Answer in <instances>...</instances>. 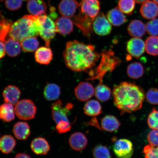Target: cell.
Instances as JSON below:
<instances>
[{
	"label": "cell",
	"mask_w": 158,
	"mask_h": 158,
	"mask_svg": "<svg viewBox=\"0 0 158 158\" xmlns=\"http://www.w3.org/2000/svg\"><path fill=\"white\" fill-rule=\"evenodd\" d=\"M63 56L65 64L70 70L84 72L96 66L101 54L96 52L93 45L73 40L66 43Z\"/></svg>",
	"instance_id": "6da1fadb"
},
{
	"label": "cell",
	"mask_w": 158,
	"mask_h": 158,
	"mask_svg": "<svg viewBox=\"0 0 158 158\" xmlns=\"http://www.w3.org/2000/svg\"><path fill=\"white\" fill-rule=\"evenodd\" d=\"M114 103L121 114L131 113L139 110L145 98V92L135 84L123 82L114 86L112 90Z\"/></svg>",
	"instance_id": "7a4b0ae2"
},
{
	"label": "cell",
	"mask_w": 158,
	"mask_h": 158,
	"mask_svg": "<svg viewBox=\"0 0 158 158\" xmlns=\"http://www.w3.org/2000/svg\"><path fill=\"white\" fill-rule=\"evenodd\" d=\"M9 35L10 37L21 42L26 38L39 35L37 16L25 15L12 24Z\"/></svg>",
	"instance_id": "3957f363"
},
{
	"label": "cell",
	"mask_w": 158,
	"mask_h": 158,
	"mask_svg": "<svg viewBox=\"0 0 158 158\" xmlns=\"http://www.w3.org/2000/svg\"><path fill=\"white\" fill-rule=\"evenodd\" d=\"M100 54L99 64L89 72V77L88 80H98L99 83H102L105 75L112 72L121 64V60L116 56L112 49L103 50Z\"/></svg>",
	"instance_id": "277c9868"
},
{
	"label": "cell",
	"mask_w": 158,
	"mask_h": 158,
	"mask_svg": "<svg viewBox=\"0 0 158 158\" xmlns=\"http://www.w3.org/2000/svg\"><path fill=\"white\" fill-rule=\"evenodd\" d=\"M39 35L45 41L46 46L49 47L51 41L56 33L55 23L50 17L46 15L37 16Z\"/></svg>",
	"instance_id": "5b68a950"
},
{
	"label": "cell",
	"mask_w": 158,
	"mask_h": 158,
	"mask_svg": "<svg viewBox=\"0 0 158 158\" xmlns=\"http://www.w3.org/2000/svg\"><path fill=\"white\" fill-rule=\"evenodd\" d=\"M15 111L19 119L28 120L35 117L37 108L34 102L29 99H23L15 105Z\"/></svg>",
	"instance_id": "8992f818"
},
{
	"label": "cell",
	"mask_w": 158,
	"mask_h": 158,
	"mask_svg": "<svg viewBox=\"0 0 158 158\" xmlns=\"http://www.w3.org/2000/svg\"><path fill=\"white\" fill-rule=\"evenodd\" d=\"M73 107V105L72 103H67L64 106L62 101L57 100L51 106V115L52 119L56 123L61 120L69 121L68 114Z\"/></svg>",
	"instance_id": "52a82bcc"
},
{
	"label": "cell",
	"mask_w": 158,
	"mask_h": 158,
	"mask_svg": "<svg viewBox=\"0 0 158 158\" xmlns=\"http://www.w3.org/2000/svg\"><path fill=\"white\" fill-rule=\"evenodd\" d=\"M113 151L118 158H131L134 152L133 143L127 139H118L114 143Z\"/></svg>",
	"instance_id": "ba28073f"
},
{
	"label": "cell",
	"mask_w": 158,
	"mask_h": 158,
	"mask_svg": "<svg viewBox=\"0 0 158 158\" xmlns=\"http://www.w3.org/2000/svg\"><path fill=\"white\" fill-rule=\"evenodd\" d=\"M73 17L72 21L74 24L81 31L85 36L90 38L93 33L92 24L94 19L86 16L80 12Z\"/></svg>",
	"instance_id": "9c48e42d"
},
{
	"label": "cell",
	"mask_w": 158,
	"mask_h": 158,
	"mask_svg": "<svg viewBox=\"0 0 158 158\" xmlns=\"http://www.w3.org/2000/svg\"><path fill=\"white\" fill-rule=\"evenodd\" d=\"M93 31L97 35L105 36L109 35L112 27L107 18L103 13H100L94 19L92 24Z\"/></svg>",
	"instance_id": "30bf717a"
},
{
	"label": "cell",
	"mask_w": 158,
	"mask_h": 158,
	"mask_svg": "<svg viewBox=\"0 0 158 158\" xmlns=\"http://www.w3.org/2000/svg\"><path fill=\"white\" fill-rule=\"evenodd\" d=\"M100 7L98 0H80L79 3V12L93 19L99 13Z\"/></svg>",
	"instance_id": "8fae6325"
},
{
	"label": "cell",
	"mask_w": 158,
	"mask_h": 158,
	"mask_svg": "<svg viewBox=\"0 0 158 158\" xmlns=\"http://www.w3.org/2000/svg\"><path fill=\"white\" fill-rule=\"evenodd\" d=\"M95 89L92 84L88 82L80 83L74 89L76 98L79 101L86 102L93 97L94 94Z\"/></svg>",
	"instance_id": "7c38bea8"
},
{
	"label": "cell",
	"mask_w": 158,
	"mask_h": 158,
	"mask_svg": "<svg viewBox=\"0 0 158 158\" xmlns=\"http://www.w3.org/2000/svg\"><path fill=\"white\" fill-rule=\"evenodd\" d=\"M126 49L131 56L139 58L145 52V43L141 39L134 37L127 41Z\"/></svg>",
	"instance_id": "4fadbf2b"
},
{
	"label": "cell",
	"mask_w": 158,
	"mask_h": 158,
	"mask_svg": "<svg viewBox=\"0 0 158 158\" xmlns=\"http://www.w3.org/2000/svg\"><path fill=\"white\" fill-rule=\"evenodd\" d=\"M79 7V3L76 0H62L59 3V13L63 17L71 18L74 16Z\"/></svg>",
	"instance_id": "5bb4252c"
},
{
	"label": "cell",
	"mask_w": 158,
	"mask_h": 158,
	"mask_svg": "<svg viewBox=\"0 0 158 158\" xmlns=\"http://www.w3.org/2000/svg\"><path fill=\"white\" fill-rule=\"evenodd\" d=\"M69 143L73 150L81 151L85 149L87 146L88 140L86 136L81 132H76L70 136Z\"/></svg>",
	"instance_id": "9a60e30c"
},
{
	"label": "cell",
	"mask_w": 158,
	"mask_h": 158,
	"mask_svg": "<svg viewBox=\"0 0 158 158\" xmlns=\"http://www.w3.org/2000/svg\"><path fill=\"white\" fill-rule=\"evenodd\" d=\"M140 13L144 19H153L158 16V5L153 1H148L143 3Z\"/></svg>",
	"instance_id": "2e32d148"
},
{
	"label": "cell",
	"mask_w": 158,
	"mask_h": 158,
	"mask_svg": "<svg viewBox=\"0 0 158 158\" xmlns=\"http://www.w3.org/2000/svg\"><path fill=\"white\" fill-rule=\"evenodd\" d=\"M74 23L69 18L61 17L57 19L55 25L56 32L61 35H69L73 31Z\"/></svg>",
	"instance_id": "e0dca14e"
},
{
	"label": "cell",
	"mask_w": 158,
	"mask_h": 158,
	"mask_svg": "<svg viewBox=\"0 0 158 158\" xmlns=\"http://www.w3.org/2000/svg\"><path fill=\"white\" fill-rule=\"evenodd\" d=\"M31 148L33 152L38 155H46L50 150L48 142L43 137H37L33 140Z\"/></svg>",
	"instance_id": "ac0fdd59"
},
{
	"label": "cell",
	"mask_w": 158,
	"mask_h": 158,
	"mask_svg": "<svg viewBox=\"0 0 158 158\" xmlns=\"http://www.w3.org/2000/svg\"><path fill=\"white\" fill-rule=\"evenodd\" d=\"M27 8L31 15L39 16L46 15L47 5L43 0H28Z\"/></svg>",
	"instance_id": "d6986e66"
},
{
	"label": "cell",
	"mask_w": 158,
	"mask_h": 158,
	"mask_svg": "<svg viewBox=\"0 0 158 158\" xmlns=\"http://www.w3.org/2000/svg\"><path fill=\"white\" fill-rule=\"evenodd\" d=\"M21 91L17 86L9 85L4 90L3 96L6 102L15 105L19 101Z\"/></svg>",
	"instance_id": "ffe728a7"
},
{
	"label": "cell",
	"mask_w": 158,
	"mask_h": 158,
	"mask_svg": "<svg viewBox=\"0 0 158 158\" xmlns=\"http://www.w3.org/2000/svg\"><path fill=\"white\" fill-rule=\"evenodd\" d=\"M128 33L132 37L141 38L145 35L146 25L139 20L134 19L130 22L127 27Z\"/></svg>",
	"instance_id": "44dd1931"
},
{
	"label": "cell",
	"mask_w": 158,
	"mask_h": 158,
	"mask_svg": "<svg viewBox=\"0 0 158 158\" xmlns=\"http://www.w3.org/2000/svg\"><path fill=\"white\" fill-rule=\"evenodd\" d=\"M106 18L110 24L115 27H118L127 22V19L123 13L120 10L118 7L108 11Z\"/></svg>",
	"instance_id": "7402d4cb"
},
{
	"label": "cell",
	"mask_w": 158,
	"mask_h": 158,
	"mask_svg": "<svg viewBox=\"0 0 158 158\" xmlns=\"http://www.w3.org/2000/svg\"><path fill=\"white\" fill-rule=\"evenodd\" d=\"M13 131L17 139L26 140L30 135V127L27 122H19L14 126Z\"/></svg>",
	"instance_id": "603a6c76"
},
{
	"label": "cell",
	"mask_w": 158,
	"mask_h": 158,
	"mask_svg": "<svg viewBox=\"0 0 158 158\" xmlns=\"http://www.w3.org/2000/svg\"><path fill=\"white\" fill-rule=\"evenodd\" d=\"M52 52L49 47H41L35 51V60L39 64H48L52 60Z\"/></svg>",
	"instance_id": "cb8c5ba5"
},
{
	"label": "cell",
	"mask_w": 158,
	"mask_h": 158,
	"mask_svg": "<svg viewBox=\"0 0 158 158\" xmlns=\"http://www.w3.org/2000/svg\"><path fill=\"white\" fill-rule=\"evenodd\" d=\"M101 127L106 131L114 132L117 131L120 126V123L115 116L106 115L101 120Z\"/></svg>",
	"instance_id": "d4e9b609"
},
{
	"label": "cell",
	"mask_w": 158,
	"mask_h": 158,
	"mask_svg": "<svg viewBox=\"0 0 158 158\" xmlns=\"http://www.w3.org/2000/svg\"><path fill=\"white\" fill-rule=\"evenodd\" d=\"M16 144L14 138L10 135H5L0 138V151L3 153L11 152Z\"/></svg>",
	"instance_id": "484cf974"
},
{
	"label": "cell",
	"mask_w": 158,
	"mask_h": 158,
	"mask_svg": "<svg viewBox=\"0 0 158 158\" xmlns=\"http://www.w3.org/2000/svg\"><path fill=\"white\" fill-rule=\"evenodd\" d=\"M15 110L13 105L6 102L0 106V119L9 122L15 119Z\"/></svg>",
	"instance_id": "4316f807"
},
{
	"label": "cell",
	"mask_w": 158,
	"mask_h": 158,
	"mask_svg": "<svg viewBox=\"0 0 158 158\" xmlns=\"http://www.w3.org/2000/svg\"><path fill=\"white\" fill-rule=\"evenodd\" d=\"M84 110L85 114L90 116H97L102 112V106L99 102L94 100L86 102L85 105Z\"/></svg>",
	"instance_id": "83f0119b"
},
{
	"label": "cell",
	"mask_w": 158,
	"mask_h": 158,
	"mask_svg": "<svg viewBox=\"0 0 158 158\" xmlns=\"http://www.w3.org/2000/svg\"><path fill=\"white\" fill-rule=\"evenodd\" d=\"M6 52L10 56L14 57L21 52V45L20 42L10 37L5 41Z\"/></svg>",
	"instance_id": "f1b7e54d"
},
{
	"label": "cell",
	"mask_w": 158,
	"mask_h": 158,
	"mask_svg": "<svg viewBox=\"0 0 158 158\" xmlns=\"http://www.w3.org/2000/svg\"><path fill=\"white\" fill-rule=\"evenodd\" d=\"M95 96L99 100L102 102L107 101L111 97V90L103 83H99L95 88Z\"/></svg>",
	"instance_id": "f546056e"
},
{
	"label": "cell",
	"mask_w": 158,
	"mask_h": 158,
	"mask_svg": "<svg viewBox=\"0 0 158 158\" xmlns=\"http://www.w3.org/2000/svg\"><path fill=\"white\" fill-rule=\"evenodd\" d=\"M60 94L59 87L54 84H48L45 87L44 91V97L47 100L51 101L56 100Z\"/></svg>",
	"instance_id": "4dcf8cb0"
},
{
	"label": "cell",
	"mask_w": 158,
	"mask_h": 158,
	"mask_svg": "<svg viewBox=\"0 0 158 158\" xmlns=\"http://www.w3.org/2000/svg\"><path fill=\"white\" fill-rule=\"evenodd\" d=\"M127 72L128 77L133 79L141 78L144 73V68L141 63L134 62L127 67Z\"/></svg>",
	"instance_id": "1f68e13d"
},
{
	"label": "cell",
	"mask_w": 158,
	"mask_h": 158,
	"mask_svg": "<svg viewBox=\"0 0 158 158\" xmlns=\"http://www.w3.org/2000/svg\"><path fill=\"white\" fill-rule=\"evenodd\" d=\"M145 44V50L148 54L153 56H158V36L151 35L148 37Z\"/></svg>",
	"instance_id": "d6a6232c"
},
{
	"label": "cell",
	"mask_w": 158,
	"mask_h": 158,
	"mask_svg": "<svg viewBox=\"0 0 158 158\" xmlns=\"http://www.w3.org/2000/svg\"><path fill=\"white\" fill-rule=\"evenodd\" d=\"M23 50L26 52H33L36 51L39 45V42L35 37H29L21 41Z\"/></svg>",
	"instance_id": "836d02e7"
},
{
	"label": "cell",
	"mask_w": 158,
	"mask_h": 158,
	"mask_svg": "<svg viewBox=\"0 0 158 158\" xmlns=\"http://www.w3.org/2000/svg\"><path fill=\"white\" fill-rule=\"evenodd\" d=\"M135 2L134 0H119L118 8L122 13L127 15H131L135 9Z\"/></svg>",
	"instance_id": "e575fe53"
},
{
	"label": "cell",
	"mask_w": 158,
	"mask_h": 158,
	"mask_svg": "<svg viewBox=\"0 0 158 158\" xmlns=\"http://www.w3.org/2000/svg\"><path fill=\"white\" fill-rule=\"evenodd\" d=\"M94 158H111V155L107 147L103 145L96 146L93 150Z\"/></svg>",
	"instance_id": "d590c367"
},
{
	"label": "cell",
	"mask_w": 158,
	"mask_h": 158,
	"mask_svg": "<svg viewBox=\"0 0 158 158\" xmlns=\"http://www.w3.org/2000/svg\"><path fill=\"white\" fill-rule=\"evenodd\" d=\"M12 24L10 21L5 18H2L0 20V41H5Z\"/></svg>",
	"instance_id": "8d00e7d4"
},
{
	"label": "cell",
	"mask_w": 158,
	"mask_h": 158,
	"mask_svg": "<svg viewBox=\"0 0 158 158\" xmlns=\"http://www.w3.org/2000/svg\"><path fill=\"white\" fill-rule=\"evenodd\" d=\"M146 27L148 34L152 36L158 35V19H153L148 22Z\"/></svg>",
	"instance_id": "74e56055"
},
{
	"label": "cell",
	"mask_w": 158,
	"mask_h": 158,
	"mask_svg": "<svg viewBox=\"0 0 158 158\" xmlns=\"http://www.w3.org/2000/svg\"><path fill=\"white\" fill-rule=\"evenodd\" d=\"M148 123L152 129L158 130V111L155 108L148 116Z\"/></svg>",
	"instance_id": "f35d334b"
},
{
	"label": "cell",
	"mask_w": 158,
	"mask_h": 158,
	"mask_svg": "<svg viewBox=\"0 0 158 158\" xmlns=\"http://www.w3.org/2000/svg\"><path fill=\"white\" fill-rule=\"evenodd\" d=\"M146 98L149 103L157 105H158V89L156 88L149 89L146 94Z\"/></svg>",
	"instance_id": "ab89813d"
},
{
	"label": "cell",
	"mask_w": 158,
	"mask_h": 158,
	"mask_svg": "<svg viewBox=\"0 0 158 158\" xmlns=\"http://www.w3.org/2000/svg\"><path fill=\"white\" fill-rule=\"evenodd\" d=\"M72 126L70 121L66 120H61L56 123V130L59 134H61L67 133L70 131Z\"/></svg>",
	"instance_id": "60d3db41"
},
{
	"label": "cell",
	"mask_w": 158,
	"mask_h": 158,
	"mask_svg": "<svg viewBox=\"0 0 158 158\" xmlns=\"http://www.w3.org/2000/svg\"><path fill=\"white\" fill-rule=\"evenodd\" d=\"M145 158H158V147H154L151 145L145 146L143 149Z\"/></svg>",
	"instance_id": "b9f144b4"
},
{
	"label": "cell",
	"mask_w": 158,
	"mask_h": 158,
	"mask_svg": "<svg viewBox=\"0 0 158 158\" xmlns=\"http://www.w3.org/2000/svg\"><path fill=\"white\" fill-rule=\"evenodd\" d=\"M23 0H5V5L11 11L19 9L22 6Z\"/></svg>",
	"instance_id": "7bdbcfd3"
},
{
	"label": "cell",
	"mask_w": 158,
	"mask_h": 158,
	"mask_svg": "<svg viewBox=\"0 0 158 158\" xmlns=\"http://www.w3.org/2000/svg\"><path fill=\"white\" fill-rule=\"evenodd\" d=\"M148 139L150 145L154 147H158V130H152L148 134Z\"/></svg>",
	"instance_id": "ee69618b"
},
{
	"label": "cell",
	"mask_w": 158,
	"mask_h": 158,
	"mask_svg": "<svg viewBox=\"0 0 158 158\" xmlns=\"http://www.w3.org/2000/svg\"><path fill=\"white\" fill-rule=\"evenodd\" d=\"M6 49L5 44L2 41H0V59L2 58L5 56Z\"/></svg>",
	"instance_id": "f6af8a7d"
},
{
	"label": "cell",
	"mask_w": 158,
	"mask_h": 158,
	"mask_svg": "<svg viewBox=\"0 0 158 158\" xmlns=\"http://www.w3.org/2000/svg\"><path fill=\"white\" fill-rule=\"evenodd\" d=\"M88 124H90V125L95 126L96 127L98 128V129L102 130V129H101L99 126L98 125L97 120L96 118H93L91 120V121H90Z\"/></svg>",
	"instance_id": "bcb514c9"
},
{
	"label": "cell",
	"mask_w": 158,
	"mask_h": 158,
	"mask_svg": "<svg viewBox=\"0 0 158 158\" xmlns=\"http://www.w3.org/2000/svg\"><path fill=\"white\" fill-rule=\"evenodd\" d=\"M14 158H31L30 156L26 153H19L17 154Z\"/></svg>",
	"instance_id": "7dc6e473"
},
{
	"label": "cell",
	"mask_w": 158,
	"mask_h": 158,
	"mask_svg": "<svg viewBox=\"0 0 158 158\" xmlns=\"http://www.w3.org/2000/svg\"><path fill=\"white\" fill-rule=\"evenodd\" d=\"M135 2L138 4H142L145 2L146 1H148V0H134Z\"/></svg>",
	"instance_id": "c3c4849f"
},
{
	"label": "cell",
	"mask_w": 158,
	"mask_h": 158,
	"mask_svg": "<svg viewBox=\"0 0 158 158\" xmlns=\"http://www.w3.org/2000/svg\"><path fill=\"white\" fill-rule=\"evenodd\" d=\"M154 2H155L156 3L158 4V0H153Z\"/></svg>",
	"instance_id": "681fc988"
}]
</instances>
